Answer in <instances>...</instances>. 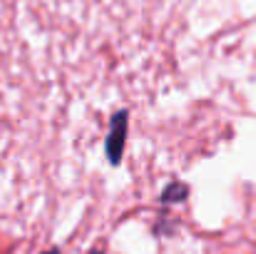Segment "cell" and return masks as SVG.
<instances>
[{"label": "cell", "mask_w": 256, "mask_h": 254, "mask_svg": "<svg viewBox=\"0 0 256 254\" xmlns=\"http://www.w3.org/2000/svg\"><path fill=\"white\" fill-rule=\"evenodd\" d=\"M127 135H130V112L127 110H117L110 120V135L104 140V155L110 160V165H122L124 157V147H127Z\"/></svg>", "instance_id": "obj_1"}, {"label": "cell", "mask_w": 256, "mask_h": 254, "mask_svg": "<svg viewBox=\"0 0 256 254\" xmlns=\"http://www.w3.org/2000/svg\"><path fill=\"white\" fill-rule=\"evenodd\" d=\"M186 197H189V184H186V182H170V184L162 189L160 202H162V204H179V202H184Z\"/></svg>", "instance_id": "obj_2"}, {"label": "cell", "mask_w": 256, "mask_h": 254, "mask_svg": "<svg viewBox=\"0 0 256 254\" xmlns=\"http://www.w3.org/2000/svg\"><path fill=\"white\" fill-rule=\"evenodd\" d=\"M42 254H60V249H48V252H42Z\"/></svg>", "instance_id": "obj_3"}, {"label": "cell", "mask_w": 256, "mask_h": 254, "mask_svg": "<svg viewBox=\"0 0 256 254\" xmlns=\"http://www.w3.org/2000/svg\"><path fill=\"white\" fill-rule=\"evenodd\" d=\"M90 254H104V252H102V249H92Z\"/></svg>", "instance_id": "obj_4"}]
</instances>
